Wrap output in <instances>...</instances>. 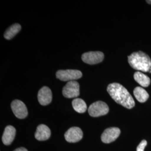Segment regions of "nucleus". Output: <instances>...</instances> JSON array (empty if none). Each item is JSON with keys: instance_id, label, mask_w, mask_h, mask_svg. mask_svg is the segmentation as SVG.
Wrapping results in <instances>:
<instances>
[{"instance_id": "f257e3e1", "label": "nucleus", "mask_w": 151, "mask_h": 151, "mask_svg": "<svg viewBox=\"0 0 151 151\" xmlns=\"http://www.w3.org/2000/svg\"><path fill=\"white\" fill-rule=\"evenodd\" d=\"M107 91L116 103L130 109L135 106V102L128 91L122 85L113 83L108 85Z\"/></svg>"}, {"instance_id": "f03ea898", "label": "nucleus", "mask_w": 151, "mask_h": 151, "mask_svg": "<svg viewBox=\"0 0 151 151\" xmlns=\"http://www.w3.org/2000/svg\"><path fill=\"white\" fill-rule=\"evenodd\" d=\"M128 58L130 65L134 70L146 72L151 68L150 57L142 51L133 53Z\"/></svg>"}, {"instance_id": "7ed1b4c3", "label": "nucleus", "mask_w": 151, "mask_h": 151, "mask_svg": "<svg viewBox=\"0 0 151 151\" xmlns=\"http://www.w3.org/2000/svg\"><path fill=\"white\" fill-rule=\"evenodd\" d=\"M109 111V108L108 105L101 101L92 104L88 109V113L92 117H99L105 115L108 113Z\"/></svg>"}, {"instance_id": "20e7f679", "label": "nucleus", "mask_w": 151, "mask_h": 151, "mask_svg": "<svg viewBox=\"0 0 151 151\" xmlns=\"http://www.w3.org/2000/svg\"><path fill=\"white\" fill-rule=\"evenodd\" d=\"M56 76L61 81H75L80 78L82 73L80 70H60L56 73Z\"/></svg>"}, {"instance_id": "39448f33", "label": "nucleus", "mask_w": 151, "mask_h": 151, "mask_svg": "<svg viewBox=\"0 0 151 151\" xmlns=\"http://www.w3.org/2000/svg\"><path fill=\"white\" fill-rule=\"evenodd\" d=\"M63 95L67 98L77 97L80 95V85L75 81H69L63 88Z\"/></svg>"}, {"instance_id": "423d86ee", "label": "nucleus", "mask_w": 151, "mask_h": 151, "mask_svg": "<svg viewBox=\"0 0 151 151\" xmlns=\"http://www.w3.org/2000/svg\"><path fill=\"white\" fill-rule=\"evenodd\" d=\"M11 107L14 115L17 118L24 119L27 116V108L22 101L19 100H14L11 103Z\"/></svg>"}, {"instance_id": "0eeeda50", "label": "nucleus", "mask_w": 151, "mask_h": 151, "mask_svg": "<svg viewBox=\"0 0 151 151\" xmlns=\"http://www.w3.org/2000/svg\"><path fill=\"white\" fill-rule=\"evenodd\" d=\"M104 54L101 52H89L82 55V60L88 65H95L103 61Z\"/></svg>"}, {"instance_id": "6e6552de", "label": "nucleus", "mask_w": 151, "mask_h": 151, "mask_svg": "<svg viewBox=\"0 0 151 151\" xmlns=\"http://www.w3.org/2000/svg\"><path fill=\"white\" fill-rule=\"evenodd\" d=\"M120 134V130L116 127L109 128L105 130L101 135L102 142L105 143H110L116 140Z\"/></svg>"}, {"instance_id": "1a4fd4ad", "label": "nucleus", "mask_w": 151, "mask_h": 151, "mask_svg": "<svg viewBox=\"0 0 151 151\" xmlns=\"http://www.w3.org/2000/svg\"><path fill=\"white\" fill-rule=\"evenodd\" d=\"M65 137L68 142L76 143L82 139L83 132L78 127H72L65 133Z\"/></svg>"}, {"instance_id": "9d476101", "label": "nucleus", "mask_w": 151, "mask_h": 151, "mask_svg": "<svg viewBox=\"0 0 151 151\" xmlns=\"http://www.w3.org/2000/svg\"><path fill=\"white\" fill-rule=\"evenodd\" d=\"M38 99L42 105L45 106L49 104L52 100V93L50 89L48 87H43L38 92Z\"/></svg>"}, {"instance_id": "9b49d317", "label": "nucleus", "mask_w": 151, "mask_h": 151, "mask_svg": "<svg viewBox=\"0 0 151 151\" xmlns=\"http://www.w3.org/2000/svg\"><path fill=\"white\" fill-rule=\"evenodd\" d=\"M16 135V129L11 125L7 126L5 129L4 134L2 137V140L3 143L9 146L11 145L13 140H14Z\"/></svg>"}, {"instance_id": "f8f14e48", "label": "nucleus", "mask_w": 151, "mask_h": 151, "mask_svg": "<svg viewBox=\"0 0 151 151\" xmlns=\"http://www.w3.org/2000/svg\"><path fill=\"white\" fill-rule=\"evenodd\" d=\"M51 132L48 127L44 124H40L37 128L35 137L38 140L44 141L47 140L50 137Z\"/></svg>"}, {"instance_id": "ddd939ff", "label": "nucleus", "mask_w": 151, "mask_h": 151, "mask_svg": "<svg viewBox=\"0 0 151 151\" xmlns=\"http://www.w3.org/2000/svg\"><path fill=\"white\" fill-rule=\"evenodd\" d=\"M134 78L137 83L143 87L149 86L151 83L150 78L145 74H143L140 72H135L134 75Z\"/></svg>"}, {"instance_id": "4468645a", "label": "nucleus", "mask_w": 151, "mask_h": 151, "mask_svg": "<svg viewBox=\"0 0 151 151\" xmlns=\"http://www.w3.org/2000/svg\"><path fill=\"white\" fill-rule=\"evenodd\" d=\"M134 95L139 103H145L149 98V94L142 87H136L134 91Z\"/></svg>"}, {"instance_id": "2eb2a0df", "label": "nucleus", "mask_w": 151, "mask_h": 151, "mask_svg": "<svg viewBox=\"0 0 151 151\" xmlns=\"http://www.w3.org/2000/svg\"><path fill=\"white\" fill-rule=\"evenodd\" d=\"M22 27L19 24H15L9 27L4 33V37L6 39L10 40L21 30Z\"/></svg>"}, {"instance_id": "dca6fc26", "label": "nucleus", "mask_w": 151, "mask_h": 151, "mask_svg": "<svg viewBox=\"0 0 151 151\" xmlns=\"http://www.w3.org/2000/svg\"><path fill=\"white\" fill-rule=\"evenodd\" d=\"M72 106L76 111L79 113H83L86 111V104L80 98H76L72 101Z\"/></svg>"}, {"instance_id": "f3484780", "label": "nucleus", "mask_w": 151, "mask_h": 151, "mask_svg": "<svg viewBox=\"0 0 151 151\" xmlns=\"http://www.w3.org/2000/svg\"><path fill=\"white\" fill-rule=\"evenodd\" d=\"M147 145V142L146 140H142L137 148V151H145Z\"/></svg>"}, {"instance_id": "a211bd4d", "label": "nucleus", "mask_w": 151, "mask_h": 151, "mask_svg": "<svg viewBox=\"0 0 151 151\" xmlns=\"http://www.w3.org/2000/svg\"><path fill=\"white\" fill-rule=\"evenodd\" d=\"M14 151H27V150L25 148L20 147V148H17Z\"/></svg>"}, {"instance_id": "6ab92c4d", "label": "nucleus", "mask_w": 151, "mask_h": 151, "mask_svg": "<svg viewBox=\"0 0 151 151\" xmlns=\"http://www.w3.org/2000/svg\"><path fill=\"white\" fill-rule=\"evenodd\" d=\"M146 2H147V3H148V4H151V1L147 0V1H146Z\"/></svg>"}, {"instance_id": "aec40b11", "label": "nucleus", "mask_w": 151, "mask_h": 151, "mask_svg": "<svg viewBox=\"0 0 151 151\" xmlns=\"http://www.w3.org/2000/svg\"><path fill=\"white\" fill-rule=\"evenodd\" d=\"M148 72H150V73H151V68L149 70H148Z\"/></svg>"}]
</instances>
